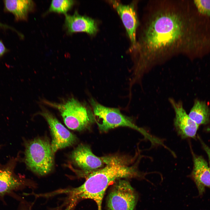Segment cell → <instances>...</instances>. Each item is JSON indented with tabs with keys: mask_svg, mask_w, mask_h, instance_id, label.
<instances>
[{
	"mask_svg": "<svg viewBox=\"0 0 210 210\" xmlns=\"http://www.w3.org/2000/svg\"><path fill=\"white\" fill-rule=\"evenodd\" d=\"M139 26L133 50L132 74L137 79L176 56L193 60L210 54V19L197 11L193 0L149 1Z\"/></svg>",
	"mask_w": 210,
	"mask_h": 210,
	"instance_id": "1",
	"label": "cell"
},
{
	"mask_svg": "<svg viewBox=\"0 0 210 210\" xmlns=\"http://www.w3.org/2000/svg\"><path fill=\"white\" fill-rule=\"evenodd\" d=\"M88 175L80 186L58 190L57 194L67 195L69 205L75 207L80 201L92 200L96 203L98 210H102L104 195L109 186L119 179L138 177L140 174L135 167L115 163L107 165Z\"/></svg>",
	"mask_w": 210,
	"mask_h": 210,
	"instance_id": "2",
	"label": "cell"
},
{
	"mask_svg": "<svg viewBox=\"0 0 210 210\" xmlns=\"http://www.w3.org/2000/svg\"><path fill=\"white\" fill-rule=\"evenodd\" d=\"M24 161L27 168L36 174L43 176L48 174L54 164L51 143L42 138H36L26 142Z\"/></svg>",
	"mask_w": 210,
	"mask_h": 210,
	"instance_id": "3",
	"label": "cell"
},
{
	"mask_svg": "<svg viewBox=\"0 0 210 210\" xmlns=\"http://www.w3.org/2000/svg\"><path fill=\"white\" fill-rule=\"evenodd\" d=\"M45 102L58 110L64 124L71 130H83L88 128L94 120L90 109L74 98L60 104Z\"/></svg>",
	"mask_w": 210,
	"mask_h": 210,
	"instance_id": "4",
	"label": "cell"
},
{
	"mask_svg": "<svg viewBox=\"0 0 210 210\" xmlns=\"http://www.w3.org/2000/svg\"><path fill=\"white\" fill-rule=\"evenodd\" d=\"M90 102L93 110L94 120L101 131L106 132L118 127H125L146 134L130 118L123 114L119 109L104 106L92 98Z\"/></svg>",
	"mask_w": 210,
	"mask_h": 210,
	"instance_id": "5",
	"label": "cell"
},
{
	"mask_svg": "<svg viewBox=\"0 0 210 210\" xmlns=\"http://www.w3.org/2000/svg\"><path fill=\"white\" fill-rule=\"evenodd\" d=\"M138 195L127 181L119 179L113 184L107 196V210H134Z\"/></svg>",
	"mask_w": 210,
	"mask_h": 210,
	"instance_id": "6",
	"label": "cell"
},
{
	"mask_svg": "<svg viewBox=\"0 0 210 210\" xmlns=\"http://www.w3.org/2000/svg\"><path fill=\"white\" fill-rule=\"evenodd\" d=\"M39 114L44 118L49 125L52 137L51 145L54 154L58 150L71 146L76 142V136L49 111L42 108Z\"/></svg>",
	"mask_w": 210,
	"mask_h": 210,
	"instance_id": "7",
	"label": "cell"
},
{
	"mask_svg": "<svg viewBox=\"0 0 210 210\" xmlns=\"http://www.w3.org/2000/svg\"><path fill=\"white\" fill-rule=\"evenodd\" d=\"M70 157L73 164L88 174L102 168L104 164L102 158L95 155L90 147L85 144L79 145L72 152Z\"/></svg>",
	"mask_w": 210,
	"mask_h": 210,
	"instance_id": "8",
	"label": "cell"
},
{
	"mask_svg": "<svg viewBox=\"0 0 210 210\" xmlns=\"http://www.w3.org/2000/svg\"><path fill=\"white\" fill-rule=\"evenodd\" d=\"M14 159L4 165L0 164V199L6 195L12 196L13 192L27 185L25 180L14 172L15 162Z\"/></svg>",
	"mask_w": 210,
	"mask_h": 210,
	"instance_id": "9",
	"label": "cell"
},
{
	"mask_svg": "<svg viewBox=\"0 0 210 210\" xmlns=\"http://www.w3.org/2000/svg\"><path fill=\"white\" fill-rule=\"evenodd\" d=\"M169 101L175 113L174 125L178 134L182 139L195 138L199 125L187 113L181 101H176L172 98H169Z\"/></svg>",
	"mask_w": 210,
	"mask_h": 210,
	"instance_id": "10",
	"label": "cell"
},
{
	"mask_svg": "<svg viewBox=\"0 0 210 210\" xmlns=\"http://www.w3.org/2000/svg\"><path fill=\"white\" fill-rule=\"evenodd\" d=\"M112 3L120 16L126 29L131 43L132 50L136 46V31L139 24L135 8V2L128 5H124L116 1H112Z\"/></svg>",
	"mask_w": 210,
	"mask_h": 210,
	"instance_id": "11",
	"label": "cell"
},
{
	"mask_svg": "<svg viewBox=\"0 0 210 210\" xmlns=\"http://www.w3.org/2000/svg\"><path fill=\"white\" fill-rule=\"evenodd\" d=\"M65 17L64 26L68 34L84 32L93 35L97 32L96 23L91 18L81 15L76 11L72 15L65 14Z\"/></svg>",
	"mask_w": 210,
	"mask_h": 210,
	"instance_id": "12",
	"label": "cell"
},
{
	"mask_svg": "<svg viewBox=\"0 0 210 210\" xmlns=\"http://www.w3.org/2000/svg\"><path fill=\"white\" fill-rule=\"evenodd\" d=\"M193 167L192 176L200 195L203 194L205 188H210V168L201 156L193 154Z\"/></svg>",
	"mask_w": 210,
	"mask_h": 210,
	"instance_id": "13",
	"label": "cell"
},
{
	"mask_svg": "<svg viewBox=\"0 0 210 210\" xmlns=\"http://www.w3.org/2000/svg\"><path fill=\"white\" fill-rule=\"evenodd\" d=\"M5 9L13 15L16 20H26L28 14L33 8L32 0H9L4 1Z\"/></svg>",
	"mask_w": 210,
	"mask_h": 210,
	"instance_id": "14",
	"label": "cell"
},
{
	"mask_svg": "<svg viewBox=\"0 0 210 210\" xmlns=\"http://www.w3.org/2000/svg\"><path fill=\"white\" fill-rule=\"evenodd\" d=\"M188 115L198 125L206 124L210 121V110L205 102L196 100Z\"/></svg>",
	"mask_w": 210,
	"mask_h": 210,
	"instance_id": "15",
	"label": "cell"
},
{
	"mask_svg": "<svg viewBox=\"0 0 210 210\" xmlns=\"http://www.w3.org/2000/svg\"><path fill=\"white\" fill-rule=\"evenodd\" d=\"M74 4L71 0H53L52 1L49 12H55L66 14Z\"/></svg>",
	"mask_w": 210,
	"mask_h": 210,
	"instance_id": "16",
	"label": "cell"
},
{
	"mask_svg": "<svg viewBox=\"0 0 210 210\" xmlns=\"http://www.w3.org/2000/svg\"><path fill=\"white\" fill-rule=\"evenodd\" d=\"M193 1L197 11L210 19V0H195Z\"/></svg>",
	"mask_w": 210,
	"mask_h": 210,
	"instance_id": "17",
	"label": "cell"
},
{
	"mask_svg": "<svg viewBox=\"0 0 210 210\" xmlns=\"http://www.w3.org/2000/svg\"><path fill=\"white\" fill-rule=\"evenodd\" d=\"M199 140L200 141L205 151L208 156L209 160V167L210 168V147H209L206 144H205L200 137H199Z\"/></svg>",
	"mask_w": 210,
	"mask_h": 210,
	"instance_id": "18",
	"label": "cell"
},
{
	"mask_svg": "<svg viewBox=\"0 0 210 210\" xmlns=\"http://www.w3.org/2000/svg\"><path fill=\"white\" fill-rule=\"evenodd\" d=\"M7 51V49L3 43L0 40V57L2 56Z\"/></svg>",
	"mask_w": 210,
	"mask_h": 210,
	"instance_id": "19",
	"label": "cell"
},
{
	"mask_svg": "<svg viewBox=\"0 0 210 210\" xmlns=\"http://www.w3.org/2000/svg\"><path fill=\"white\" fill-rule=\"evenodd\" d=\"M74 208L71 205H68V207L64 210H73Z\"/></svg>",
	"mask_w": 210,
	"mask_h": 210,
	"instance_id": "20",
	"label": "cell"
}]
</instances>
